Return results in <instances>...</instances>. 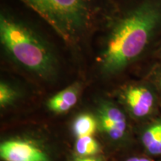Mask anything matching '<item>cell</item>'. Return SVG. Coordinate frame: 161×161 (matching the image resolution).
Masks as SVG:
<instances>
[{
	"label": "cell",
	"mask_w": 161,
	"mask_h": 161,
	"mask_svg": "<svg viewBox=\"0 0 161 161\" xmlns=\"http://www.w3.org/2000/svg\"><path fill=\"white\" fill-rule=\"evenodd\" d=\"M157 84H158L159 90H160L161 92V72L158 74V77H157Z\"/></svg>",
	"instance_id": "14"
},
{
	"label": "cell",
	"mask_w": 161,
	"mask_h": 161,
	"mask_svg": "<svg viewBox=\"0 0 161 161\" xmlns=\"http://www.w3.org/2000/svg\"><path fill=\"white\" fill-rule=\"evenodd\" d=\"M0 40L20 66L44 79L55 75L58 62L51 46L31 28L5 12L0 17Z\"/></svg>",
	"instance_id": "2"
},
{
	"label": "cell",
	"mask_w": 161,
	"mask_h": 161,
	"mask_svg": "<svg viewBox=\"0 0 161 161\" xmlns=\"http://www.w3.org/2000/svg\"><path fill=\"white\" fill-rule=\"evenodd\" d=\"M124 98L132 115L136 118L149 115L155 103L154 92L148 86L142 84L128 86L124 92Z\"/></svg>",
	"instance_id": "4"
},
{
	"label": "cell",
	"mask_w": 161,
	"mask_h": 161,
	"mask_svg": "<svg viewBox=\"0 0 161 161\" xmlns=\"http://www.w3.org/2000/svg\"><path fill=\"white\" fill-rule=\"evenodd\" d=\"M160 54H161V49H160Z\"/></svg>",
	"instance_id": "15"
},
{
	"label": "cell",
	"mask_w": 161,
	"mask_h": 161,
	"mask_svg": "<svg viewBox=\"0 0 161 161\" xmlns=\"http://www.w3.org/2000/svg\"><path fill=\"white\" fill-rule=\"evenodd\" d=\"M142 140L148 152L154 155L161 154V120L146 128L142 134Z\"/></svg>",
	"instance_id": "8"
},
{
	"label": "cell",
	"mask_w": 161,
	"mask_h": 161,
	"mask_svg": "<svg viewBox=\"0 0 161 161\" xmlns=\"http://www.w3.org/2000/svg\"><path fill=\"white\" fill-rule=\"evenodd\" d=\"M75 150L80 157H92L99 152V145L92 136L77 138Z\"/></svg>",
	"instance_id": "10"
},
{
	"label": "cell",
	"mask_w": 161,
	"mask_h": 161,
	"mask_svg": "<svg viewBox=\"0 0 161 161\" xmlns=\"http://www.w3.org/2000/svg\"><path fill=\"white\" fill-rule=\"evenodd\" d=\"M0 154L5 161H49L43 151L23 140H9L2 143Z\"/></svg>",
	"instance_id": "5"
},
{
	"label": "cell",
	"mask_w": 161,
	"mask_h": 161,
	"mask_svg": "<svg viewBox=\"0 0 161 161\" xmlns=\"http://www.w3.org/2000/svg\"><path fill=\"white\" fill-rule=\"evenodd\" d=\"M126 161H151V160L146 158H132L128 159Z\"/></svg>",
	"instance_id": "13"
},
{
	"label": "cell",
	"mask_w": 161,
	"mask_h": 161,
	"mask_svg": "<svg viewBox=\"0 0 161 161\" xmlns=\"http://www.w3.org/2000/svg\"><path fill=\"white\" fill-rule=\"evenodd\" d=\"M75 161H100L98 158H92V157H81Z\"/></svg>",
	"instance_id": "12"
},
{
	"label": "cell",
	"mask_w": 161,
	"mask_h": 161,
	"mask_svg": "<svg viewBox=\"0 0 161 161\" xmlns=\"http://www.w3.org/2000/svg\"><path fill=\"white\" fill-rule=\"evenodd\" d=\"M47 22L66 43L75 44L107 0H19Z\"/></svg>",
	"instance_id": "3"
},
{
	"label": "cell",
	"mask_w": 161,
	"mask_h": 161,
	"mask_svg": "<svg viewBox=\"0 0 161 161\" xmlns=\"http://www.w3.org/2000/svg\"><path fill=\"white\" fill-rule=\"evenodd\" d=\"M99 122L104 131L112 140H120L126 132L125 115L119 108L111 104H104L101 108Z\"/></svg>",
	"instance_id": "6"
},
{
	"label": "cell",
	"mask_w": 161,
	"mask_h": 161,
	"mask_svg": "<svg viewBox=\"0 0 161 161\" xmlns=\"http://www.w3.org/2000/svg\"><path fill=\"white\" fill-rule=\"evenodd\" d=\"M79 90L80 86L78 83L72 84L49 98L47 103L48 108L56 114L68 111L77 103Z\"/></svg>",
	"instance_id": "7"
},
{
	"label": "cell",
	"mask_w": 161,
	"mask_h": 161,
	"mask_svg": "<svg viewBox=\"0 0 161 161\" xmlns=\"http://www.w3.org/2000/svg\"><path fill=\"white\" fill-rule=\"evenodd\" d=\"M110 31L100 58L101 69L115 74L135 61L161 25V0H131Z\"/></svg>",
	"instance_id": "1"
},
{
	"label": "cell",
	"mask_w": 161,
	"mask_h": 161,
	"mask_svg": "<svg viewBox=\"0 0 161 161\" xmlns=\"http://www.w3.org/2000/svg\"><path fill=\"white\" fill-rule=\"evenodd\" d=\"M97 129V121L88 114H80L74 121L72 130L77 138L92 136Z\"/></svg>",
	"instance_id": "9"
},
{
	"label": "cell",
	"mask_w": 161,
	"mask_h": 161,
	"mask_svg": "<svg viewBox=\"0 0 161 161\" xmlns=\"http://www.w3.org/2000/svg\"><path fill=\"white\" fill-rule=\"evenodd\" d=\"M16 95V91L11 86L5 84V82H1L0 84V104L2 107H5L14 101Z\"/></svg>",
	"instance_id": "11"
}]
</instances>
